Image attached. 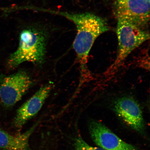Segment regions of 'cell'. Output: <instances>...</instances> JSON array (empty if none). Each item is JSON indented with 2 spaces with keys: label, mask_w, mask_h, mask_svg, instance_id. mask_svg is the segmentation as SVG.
Wrapping results in <instances>:
<instances>
[{
  "label": "cell",
  "mask_w": 150,
  "mask_h": 150,
  "mask_svg": "<svg viewBox=\"0 0 150 150\" xmlns=\"http://www.w3.org/2000/svg\"><path fill=\"white\" fill-rule=\"evenodd\" d=\"M38 10L63 16L76 25L77 33L73 47L80 64L81 70L83 74L87 70L89 54L94 43L99 35L109 30L105 21L88 12L76 13L40 8Z\"/></svg>",
  "instance_id": "6da1fadb"
},
{
  "label": "cell",
  "mask_w": 150,
  "mask_h": 150,
  "mask_svg": "<svg viewBox=\"0 0 150 150\" xmlns=\"http://www.w3.org/2000/svg\"><path fill=\"white\" fill-rule=\"evenodd\" d=\"M47 36L42 30L27 28L20 33L17 49L12 54L8 61V67L14 69L24 62L42 64L46 52Z\"/></svg>",
  "instance_id": "7a4b0ae2"
},
{
  "label": "cell",
  "mask_w": 150,
  "mask_h": 150,
  "mask_svg": "<svg viewBox=\"0 0 150 150\" xmlns=\"http://www.w3.org/2000/svg\"><path fill=\"white\" fill-rule=\"evenodd\" d=\"M117 18V52L114 63L106 71L108 75L116 72L131 52L150 38L146 26L125 19Z\"/></svg>",
  "instance_id": "3957f363"
},
{
  "label": "cell",
  "mask_w": 150,
  "mask_h": 150,
  "mask_svg": "<svg viewBox=\"0 0 150 150\" xmlns=\"http://www.w3.org/2000/svg\"><path fill=\"white\" fill-rule=\"evenodd\" d=\"M33 84L27 73L20 71L3 77L0 80V101L6 108L12 107L19 101Z\"/></svg>",
  "instance_id": "277c9868"
},
{
  "label": "cell",
  "mask_w": 150,
  "mask_h": 150,
  "mask_svg": "<svg viewBox=\"0 0 150 150\" xmlns=\"http://www.w3.org/2000/svg\"><path fill=\"white\" fill-rule=\"evenodd\" d=\"M115 12L117 18L146 26L149 20L150 2L146 0H117Z\"/></svg>",
  "instance_id": "5b68a950"
},
{
  "label": "cell",
  "mask_w": 150,
  "mask_h": 150,
  "mask_svg": "<svg viewBox=\"0 0 150 150\" xmlns=\"http://www.w3.org/2000/svg\"><path fill=\"white\" fill-rule=\"evenodd\" d=\"M114 108L117 115L131 128L140 133L144 132L145 124L142 111L134 98L129 97L118 98L114 102Z\"/></svg>",
  "instance_id": "8992f818"
},
{
  "label": "cell",
  "mask_w": 150,
  "mask_h": 150,
  "mask_svg": "<svg viewBox=\"0 0 150 150\" xmlns=\"http://www.w3.org/2000/svg\"><path fill=\"white\" fill-rule=\"evenodd\" d=\"M89 130L93 142L105 150H139L124 142L100 122L91 121Z\"/></svg>",
  "instance_id": "52a82bcc"
},
{
  "label": "cell",
  "mask_w": 150,
  "mask_h": 150,
  "mask_svg": "<svg viewBox=\"0 0 150 150\" xmlns=\"http://www.w3.org/2000/svg\"><path fill=\"white\" fill-rule=\"evenodd\" d=\"M51 89L50 84L42 86L18 109L14 120V126L16 128H22L29 120L38 113Z\"/></svg>",
  "instance_id": "ba28073f"
},
{
  "label": "cell",
  "mask_w": 150,
  "mask_h": 150,
  "mask_svg": "<svg viewBox=\"0 0 150 150\" xmlns=\"http://www.w3.org/2000/svg\"><path fill=\"white\" fill-rule=\"evenodd\" d=\"M39 122H37L25 132L12 135L0 129V148L3 150H31L29 140Z\"/></svg>",
  "instance_id": "9c48e42d"
},
{
  "label": "cell",
  "mask_w": 150,
  "mask_h": 150,
  "mask_svg": "<svg viewBox=\"0 0 150 150\" xmlns=\"http://www.w3.org/2000/svg\"><path fill=\"white\" fill-rule=\"evenodd\" d=\"M74 146L75 150H105L100 147H93L89 145L79 136L75 138Z\"/></svg>",
  "instance_id": "30bf717a"
},
{
  "label": "cell",
  "mask_w": 150,
  "mask_h": 150,
  "mask_svg": "<svg viewBox=\"0 0 150 150\" xmlns=\"http://www.w3.org/2000/svg\"><path fill=\"white\" fill-rule=\"evenodd\" d=\"M146 1H147L148 2H150V0H146Z\"/></svg>",
  "instance_id": "8fae6325"
}]
</instances>
